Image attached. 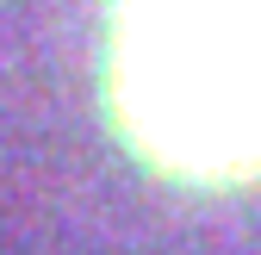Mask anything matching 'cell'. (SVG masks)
<instances>
[{
  "label": "cell",
  "mask_w": 261,
  "mask_h": 255,
  "mask_svg": "<svg viewBox=\"0 0 261 255\" xmlns=\"http://www.w3.org/2000/svg\"><path fill=\"white\" fill-rule=\"evenodd\" d=\"M100 93L155 181L261 187V0H100Z\"/></svg>",
  "instance_id": "6da1fadb"
}]
</instances>
